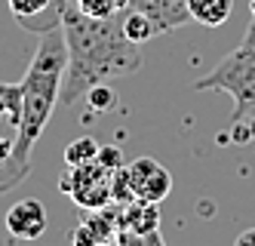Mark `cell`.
<instances>
[{
	"instance_id": "cell-1",
	"label": "cell",
	"mask_w": 255,
	"mask_h": 246,
	"mask_svg": "<svg viewBox=\"0 0 255 246\" xmlns=\"http://www.w3.org/2000/svg\"><path fill=\"white\" fill-rule=\"evenodd\" d=\"M59 22L65 31L68 65L62 77V105H74L89 86L108 83L111 77H129L141 68V43L123 34L120 12L111 18H93L80 12L74 0H56Z\"/></svg>"
},
{
	"instance_id": "cell-2",
	"label": "cell",
	"mask_w": 255,
	"mask_h": 246,
	"mask_svg": "<svg viewBox=\"0 0 255 246\" xmlns=\"http://www.w3.org/2000/svg\"><path fill=\"white\" fill-rule=\"evenodd\" d=\"M65 65H68V46H65V31L49 28L43 31L37 52L22 77V120L12 139V176L19 185L28 169H31V151L43 136V129L52 117V108L59 102L62 92V77H65Z\"/></svg>"
},
{
	"instance_id": "cell-3",
	"label": "cell",
	"mask_w": 255,
	"mask_h": 246,
	"mask_svg": "<svg viewBox=\"0 0 255 246\" xmlns=\"http://www.w3.org/2000/svg\"><path fill=\"white\" fill-rule=\"evenodd\" d=\"M194 89H218L234 99L231 123H243L255 111V43H240L228 52L206 77H200Z\"/></svg>"
},
{
	"instance_id": "cell-4",
	"label": "cell",
	"mask_w": 255,
	"mask_h": 246,
	"mask_svg": "<svg viewBox=\"0 0 255 246\" xmlns=\"http://www.w3.org/2000/svg\"><path fill=\"white\" fill-rule=\"evenodd\" d=\"M59 188L74 200L80 210H102L111 197V169H105L99 160L83 166H68V173L59 179Z\"/></svg>"
},
{
	"instance_id": "cell-5",
	"label": "cell",
	"mask_w": 255,
	"mask_h": 246,
	"mask_svg": "<svg viewBox=\"0 0 255 246\" xmlns=\"http://www.w3.org/2000/svg\"><path fill=\"white\" fill-rule=\"evenodd\" d=\"M126 176H129V185H132L135 197H141V200L163 203L172 191L169 169L163 163H157L154 157H138L132 163H126Z\"/></svg>"
},
{
	"instance_id": "cell-6",
	"label": "cell",
	"mask_w": 255,
	"mask_h": 246,
	"mask_svg": "<svg viewBox=\"0 0 255 246\" xmlns=\"http://www.w3.org/2000/svg\"><path fill=\"white\" fill-rule=\"evenodd\" d=\"M3 222L15 240H37L46 231V210L40 200H19L6 210Z\"/></svg>"
},
{
	"instance_id": "cell-7",
	"label": "cell",
	"mask_w": 255,
	"mask_h": 246,
	"mask_svg": "<svg viewBox=\"0 0 255 246\" xmlns=\"http://www.w3.org/2000/svg\"><path fill=\"white\" fill-rule=\"evenodd\" d=\"M129 6L144 12L160 31H172L185 22V18H191L185 0H129Z\"/></svg>"
},
{
	"instance_id": "cell-8",
	"label": "cell",
	"mask_w": 255,
	"mask_h": 246,
	"mask_svg": "<svg viewBox=\"0 0 255 246\" xmlns=\"http://www.w3.org/2000/svg\"><path fill=\"white\" fill-rule=\"evenodd\" d=\"M185 3H188V12L194 22L206 25V28L225 25L234 12V0H185Z\"/></svg>"
},
{
	"instance_id": "cell-9",
	"label": "cell",
	"mask_w": 255,
	"mask_h": 246,
	"mask_svg": "<svg viewBox=\"0 0 255 246\" xmlns=\"http://www.w3.org/2000/svg\"><path fill=\"white\" fill-rule=\"evenodd\" d=\"M120 25H123V34L129 37V40H135V43H148L154 34H160V28L151 22L144 12H138V9H123L120 12Z\"/></svg>"
},
{
	"instance_id": "cell-10",
	"label": "cell",
	"mask_w": 255,
	"mask_h": 246,
	"mask_svg": "<svg viewBox=\"0 0 255 246\" xmlns=\"http://www.w3.org/2000/svg\"><path fill=\"white\" fill-rule=\"evenodd\" d=\"M0 120H9L19 129V120H22V86L19 83H0Z\"/></svg>"
},
{
	"instance_id": "cell-11",
	"label": "cell",
	"mask_w": 255,
	"mask_h": 246,
	"mask_svg": "<svg viewBox=\"0 0 255 246\" xmlns=\"http://www.w3.org/2000/svg\"><path fill=\"white\" fill-rule=\"evenodd\" d=\"M99 157V142L93 136H80L65 148V163L68 166H83V163H93Z\"/></svg>"
},
{
	"instance_id": "cell-12",
	"label": "cell",
	"mask_w": 255,
	"mask_h": 246,
	"mask_svg": "<svg viewBox=\"0 0 255 246\" xmlns=\"http://www.w3.org/2000/svg\"><path fill=\"white\" fill-rule=\"evenodd\" d=\"M86 105L93 111H111L117 105V92L108 86V83H96L86 89Z\"/></svg>"
},
{
	"instance_id": "cell-13",
	"label": "cell",
	"mask_w": 255,
	"mask_h": 246,
	"mask_svg": "<svg viewBox=\"0 0 255 246\" xmlns=\"http://www.w3.org/2000/svg\"><path fill=\"white\" fill-rule=\"evenodd\" d=\"M6 3H9V12L25 25L34 15H40L46 6H52V0H6Z\"/></svg>"
},
{
	"instance_id": "cell-14",
	"label": "cell",
	"mask_w": 255,
	"mask_h": 246,
	"mask_svg": "<svg viewBox=\"0 0 255 246\" xmlns=\"http://www.w3.org/2000/svg\"><path fill=\"white\" fill-rule=\"evenodd\" d=\"M12 139H15V136H12ZM12 139H3V136H0V169L6 173V179H3V188H0V191H9V188L15 185L12 163H9V157H12Z\"/></svg>"
},
{
	"instance_id": "cell-15",
	"label": "cell",
	"mask_w": 255,
	"mask_h": 246,
	"mask_svg": "<svg viewBox=\"0 0 255 246\" xmlns=\"http://www.w3.org/2000/svg\"><path fill=\"white\" fill-rule=\"evenodd\" d=\"M74 3L80 6V12L93 15V18H111V15H117L114 6H111V0H74Z\"/></svg>"
},
{
	"instance_id": "cell-16",
	"label": "cell",
	"mask_w": 255,
	"mask_h": 246,
	"mask_svg": "<svg viewBox=\"0 0 255 246\" xmlns=\"http://www.w3.org/2000/svg\"><path fill=\"white\" fill-rule=\"evenodd\" d=\"M96 160H99L105 169H111V173L123 166V154H120L117 145H99V157H96Z\"/></svg>"
},
{
	"instance_id": "cell-17",
	"label": "cell",
	"mask_w": 255,
	"mask_h": 246,
	"mask_svg": "<svg viewBox=\"0 0 255 246\" xmlns=\"http://www.w3.org/2000/svg\"><path fill=\"white\" fill-rule=\"evenodd\" d=\"M249 243H255V228H249V231H243L237 237V246H249Z\"/></svg>"
}]
</instances>
